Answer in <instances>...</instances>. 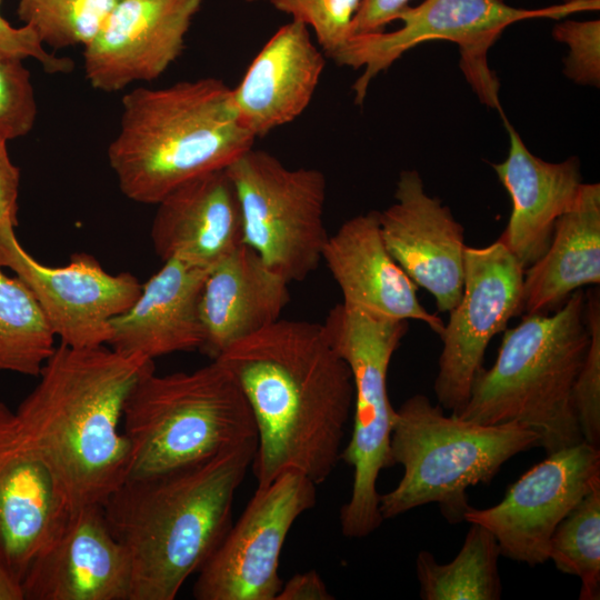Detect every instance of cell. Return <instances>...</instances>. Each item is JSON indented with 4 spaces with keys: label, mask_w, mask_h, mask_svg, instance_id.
Listing matches in <instances>:
<instances>
[{
    "label": "cell",
    "mask_w": 600,
    "mask_h": 600,
    "mask_svg": "<svg viewBox=\"0 0 600 600\" xmlns=\"http://www.w3.org/2000/svg\"><path fill=\"white\" fill-rule=\"evenodd\" d=\"M216 359L234 377L254 419L257 488L287 471L326 481L340 461L354 391L350 368L322 324L279 319Z\"/></svg>",
    "instance_id": "1"
},
{
    "label": "cell",
    "mask_w": 600,
    "mask_h": 600,
    "mask_svg": "<svg viewBox=\"0 0 600 600\" xmlns=\"http://www.w3.org/2000/svg\"><path fill=\"white\" fill-rule=\"evenodd\" d=\"M153 360L106 346L60 343L16 410L72 509L104 504L126 481L129 444L120 431L127 397Z\"/></svg>",
    "instance_id": "2"
},
{
    "label": "cell",
    "mask_w": 600,
    "mask_h": 600,
    "mask_svg": "<svg viewBox=\"0 0 600 600\" xmlns=\"http://www.w3.org/2000/svg\"><path fill=\"white\" fill-rule=\"evenodd\" d=\"M257 439L174 471L127 479L106 501L131 563L130 600H173L232 524L236 492Z\"/></svg>",
    "instance_id": "3"
},
{
    "label": "cell",
    "mask_w": 600,
    "mask_h": 600,
    "mask_svg": "<svg viewBox=\"0 0 600 600\" xmlns=\"http://www.w3.org/2000/svg\"><path fill=\"white\" fill-rule=\"evenodd\" d=\"M254 141L238 119L232 88L207 77L124 94L108 160L128 199L157 204L182 183L227 169Z\"/></svg>",
    "instance_id": "4"
},
{
    "label": "cell",
    "mask_w": 600,
    "mask_h": 600,
    "mask_svg": "<svg viewBox=\"0 0 600 600\" xmlns=\"http://www.w3.org/2000/svg\"><path fill=\"white\" fill-rule=\"evenodd\" d=\"M584 292L547 314H523L506 329L494 363L476 377L458 417L481 424L516 422L539 436L547 454L583 441L572 390L589 347Z\"/></svg>",
    "instance_id": "5"
},
{
    "label": "cell",
    "mask_w": 600,
    "mask_h": 600,
    "mask_svg": "<svg viewBox=\"0 0 600 600\" xmlns=\"http://www.w3.org/2000/svg\"><path fill=\"white\" fill-rule=\"evenodd\" d=\"M539 447V436L516 422L481 424L433 404L424 394L408 398L394 409L389 451L403 474L380 494L383 520L437 503L451 524L464 521L471 507L467 490L489 483L512 457Z\"/></svg>",
    "instance_id": "6"
},
{
    "label": "cell",
    "mask_w": 600,
    "mask_h": 600,
    "mask_svg": "<svg viewBox=\"0 0 600 600\" xmlns=\"http://www.w3.org/2000/svg\"><path fill=\"white\" fill-rule=\"evenodd\" d=\"M122 427L127 479L187 468L257 439L248 401L217 359L191 372L144 371L127 397Z\"/></svg>",
    "instance_id": "7"
},
{
    "label": "cell",
    "mask_w": 600,
    "mask_h": 600,
    "mask_svg": "<svg viewBox=\"0 0 600 600\" xmlns=\"http://www.w3.org/2000/svg\"><path fill=\"white\" fill-rule=\"evenodd\" d=\"M333 350L347 362L353 382V429L340 460L353 470L348 501L340 509L344 537L363 538L384 521L377 480L392 464L389 441L394 409L389 400L390 361L408 331L407 320H390L336 304L321 323Z\"/></svg>",
    "instance_id": "8"
},
{
    "label": "cell",
    "mask_w": 600,
    "mask_h": 600,
    "mask_svg": "<svg viewBox=\"0 0 600 600\" xmlns=\"http://www.w3.org/2000/svg\"><path fill=\"white\" fill-rule=\"evenodd\" d=\"M600 1H577L537 9L508 6L500 0H423L408 6L394 31L353 36L334 62L362 69L352 86L356 103H362L371 81L406 52L431 40H447L460 50V67L482 103L500 108L499 81L487 54L509 26L527 19L559 20L581 11H596Z\"/></svg>",
    "instance_id": "9"
},
{
    "label": "cell",
    "mask_w": 600,
    "mask_h": 600,
    "mask_svg": "<svg viewBox=\"0 0 600 600\" xmlns=\"http://www.w3.org/2000/svg\"><path fill=\"white\" fill-rule=\"evenodd\" d=\"M226 171L240 201L243 243L289 283L306 279L322 261L329 237L324 174L314 168H288L253 148Z\"/></svg>",
    "instance_id": "10"
},
{
    "label": "cell",
    "mask_w": 600,
    "mask_h": 600,
    "mask_svg": "<svg viewBox=\"0 0 600 600\" xmlns=\"http://www.w3.org/2000/svg\"><path fill=\"white\" fill-rule=\"evenodd\" d=\"M316 483L287 471L257 488L243 513L198 571V600H276L286 538L294 521L317 502Z\"/></svg>",
    "instance_id": "11"
},
{
    "label": "cell",
    "mask_w": 600,
    "mask_h": 600,
    "mask_svg": "<svg viewBox=\"0 0 600 600\" xmlns=\"http://www.w3.org/2000/svg\"><path fill=\"white\" fill-rule=\"evenodd\" d=\"M523 267L499 240L464 251L461 298L449 312L433 391L451 413L467 403L492 338L522 313Z\"/></svg>",
    "instance_id": "12"
},
{
    "label": "cell",
    "mask_w": 600,
    "mask_h": 600,
    "mask_svg": "<svg viewBox=\"0 0 600 600\" xmlns=\"http://www.w3.org/2000/svg\"><path fill=\"white\" fill-rule=\"evenodd\" d=\"M16 228H0V266L29 288L60 343L72 348L107 346L110 321L126 312L142 284L130 272L112 274L91 254L71 256L66 266L37 261L17 239Z\"/></svg>",
    "instance_id": "13"
},
{
    "label": "cell",
    "mask_w": 600,
    "mask_h": 600,
    "mask_svg": "<svg viewBox=\"0 0 600 600\" xmlns=\"http://www.w3.org/2000/svg\"><path fill=\"white\" fill-rule=\"evenodd\" d=\"M598 484L600 450L582 441L547 454L497 504L471 506L464 521L487 528L501 556L530 567L542 564L558 524Z\"/></svg>",
    "instance_id": "14"
},
{
    "label": "cell",
    "mask_w": 600,
    "mask_h": 600,
    "mask_svg": "<svg viewBox=\"0 0 600 600\" xmlns=\"http://www.w3.org/2000/svg\"><path fill=\"white\" fill-rule=\"evenodd\" d=\"M72 510L16 411L0 401V561L20 582Z\"/></svg>",
    "instance_id": "15"
},
{
    "label": "cell",
    "mask_w": 600,
    "mask_h": 600,
    "mask_svg": "<svg viewBox=\"0 0 600 600\" xmlns=\"http://www.w3.org/2000/svg\"><path fill=\"white\" fill-rule=\"evenodd\" d=\"M203 0H120L84 46L90 86L113 93L158 79L181 56Z\"/></svg>",
    "instance_id": "16"
},
{
    "label": "cell",
    "mask_w": 600,
    "mask_h": 600,
    "mask_svg": "<svg viewBox=\"0 0 600 600\" xmlns=\"http://www.w3.org/2000/svg\"><path fill=\"white\" fill-rule=\"evenodd\" d=\"M383 242L407 276L427 290L439 312L459 302L464 279V228L429 196L416 170L400 172L394 202L379 211Z\"/></svg>",
    "instance_id": "17"
},
{
    "label": "cell",
    "mask_w": 600,
    "mask_h": 600,
    "mask_svg": "<svg viewBox=\"0 0 600 600\" xmlns=\"http://www.w3.org/2000/svg\"><path fill=\"white\" fill-rule=\"evenodd\" d=\"M131 563L102 504L72 510L54 540L33 560L24 600H130Z\"/></svg>",
    "instance_id": "18"
},
{
    "label": "cell",
    "mask_w": 600,
    "mask_h": 600,
    "mask_svg": "<svg viewBox=\"0 0 600 600\" xmlns=\"http://www.w3.org/2000/svg\"><path fill=\"white\" fill-rule=\"evenodd\" d=\"M324 261L342 294V304L366 314L390 320H417L438 336L444 323L417 297V286L389 253L371 210L344 221L328 237Z\"/></svg>",
    "instance_id": "19"
},
{
    "label": "cell",
    "mask_w": 600,
    "mask_h": 600,
    "mask_svg": "<svg viewBox=\"0 0 600 600\" xmlns=\"http://www.w3.org/2000/svg\"><path fill=\"white\" fill-rule=\"evenodd\" d=\"M324 58L306 24L291 20L280 27L232 89L243 128L258 139L296 120L312 100Z\"/></svg>",
    "instance_id": "20"
},
{
    "label": "cell",
    "mask_w": 600,
    "mask_h": 600,
    "mask_svg": "<svg viewBox=\"0 0 600 600\" xmlns=\"http://www.w3.org/2000/svg\"><path fill=\"white\" fill-rule=\"evenodd\" d=\"M210 270L177 258L163 261L142 284L136 302L110 321L107 344L117 352L151 360L201 350L206 333L200 301Z\"/></svg>",
    "instance_id": "21"
},
{
    "label": "cell",
    "mask_w": 600,
    "mask_h": 600,
    "mask_svg": "<svg viewBox=\"0 0 600 600\" xmlns=\"http://www.w3.org/2000/svg\"><path fill=\"white\" fill-rule=\"evenodd\" d=\"M157 204L151 240L162 261L211 269L243 243L240 201L226 169L182 183Z\"/></svg>",
    "instance_id": "22"
},
{
    "label": "cell",
    "mask_w": 600,
    "mask_h": 600,
    "mask_svg": "<svg viewBox=\"0 0 600 600\" xmlns=\"http://www.w3.org/2000/svg\"><path fill=\"white\" fill-rule=\"evenodd\" d=\"M503 117L507 158L492 168L511 198L512 209L498 239L527 269L548 249L558 218L573 202L582 177L578 157L548 162L533 154Z\"/></svg>",
    "instance_id": "23"
},
{
    "label": "cell",
    "mask_w": 600,
    "mask_h": 600,
    "mask_svg": "<svg viewBox=\"0 0 600 600\" xmlns=\"http://www.w3.org/2000/svg\"><path fill=\"white\" fill-rule=\"evenodd\" d=\"M289 282L242 243L211 268L201 294L202 351L216 359L231 343L277 322Z\"/></svg>",
    "instance_id": "24"
},
{
    "label": "cell",
    "mask_w": 600,
    "mask_h": 600,
    "mask_svg": "<svg viewBox=\"0 0 600 600\" xmlns=\"http://www.w3.org/2000/svg\"><path fill=\"white\" fill-rule=\"evenodd\" d=\"M600 283V184L583 183L558 218L546 252L524 269L522 314H547Z\"/></svg>",
    "instance_id": "25"
},
{
    "label": "cell",
    "mask_w": 600,
    "mask_h": 600,
    "mask_svg": "<svg viewBox=\"0 0 600 600\" xmlns=\"http://www.w3.org/2000/svg\"><path fill=\"white\" fill-rule=\"evenodd\" d=\"M501 556L494 536L483 526L470 523L458 554L439 563L427 550L418 553L416 574L423 600H499Z\"/></svg>",
    "instance_id": "26"
},
{
    "label": "cell",
    "mask_w": 600,
    "mask_h": 600,
    "mask_svg": "<svg viewBox=\"0 0 600 600\" xmlns=\"http://www.w3.org/2000/svg\"><path fill=\"white\" fill-rule=\"evenodd\" d=\"M54 339L32 292L0 266V371L38 377Z\"/></svg>",
    "instance_id": "27"
},
{
    "label": "cell",
    "mask_w": 600,
    "mask_h": 600,
    "mask_svg": "<svg viewBox=\"0 0 600 600\" xmlns=\"http://www.w3.org/2000/svg\"><path fill=\"white\" fill-rule=\"evenodd\" d=\"M548 560L581 580L579 599L600 598V484L593 487L556 528Z\"/></svg>",
    "instance_id": "28"
},
{
    "label": "cell",
    "mask_w": 600,
    "mask_h": 600,
    "mask_svg": "<svg viewBox=\"0 0 600 600\" xmlns=\"http://www.w3.org/2000/svg\"><path fill=\"white\" fill-rule=\"evenodd\" d=\"M120 0H18L17 14L42 44L87 46Z\"/></svg>",
    "instance_id": "29"
},
{
    "label": "cell",
    "mask_w": 600,
    "mask_h": 600,
    "mask_svg": "<svg viewBox=\"0 0 600 600\" xmlns=\"http://www.w3.org/2000/svg\"><path fill=\"white\" fill-rule=\"evenodd\" d=\"M584 317L590 333L589 347L574 381L572 402L583 441L600 444V292H584Z\"/></svg>",
    "instance_id": "30"
},
{
    "label": "cell",
    "mask_w": 600,
    "mask_h": 600,
    "mask_svg": "<svg viewBox=\"0 0 600 600\" xmlns=\"http://www.w3.org/2000/svg\"><path fill=\"white\" fill-rule=\"evenodd\" d=\"M277 10L311 28L327 58L333 61L352 37L361 0H268Z\"/></svg>",
    "instance_id": "31"
},
{
    "label": "cell",
    "mask_w": 600,
    "mask_h": 600,
    "mask_svg": "<svg viewBox=\"0 0 600 600\" xmlns=\"http://www.w3.org/2000/svg\"><path fill=\"white\" fill-rule=\"evenodd\" d=\"M36 118L37 101L29 70L22 60L0 54V140L24 137Z\"/></svg>",
    "instance_id": "32"
},
{
    "label": "cell",
    "mask_w": 600,
    "mask_h": 600,
    "mask_svg": "<svg viewBox=\"0 0 600 600\" xmlns=\"http://www.w3.org/2000/svg\"><path fill=\"white\" fill-rule=\"evenodd\" d=\"M552 37L567 46L563 73L580 86H600V20H566L554 24Z\"/></svg>",
    "instance_id": "33"
},
{
    "label": "cell",
    "mask_w": 600,
    "mask_h": 600,
    "mask_svg": "<svg viewBox=\"0 0 600 600\" xmlns=\"http://www.w3.org/2000/svg\"><path fill=\"white\" fill-rule=\"evenodd\" d=\"M0 54L20 60L32 58L50 74L69 73L74 67L71 59L47 51L31 28L24 24L16 28L1 13Z\"/></svg>",
    "instance_id": "34"
},
{
    "label": "cell",
    "mask_w": 600,
    "mask_h": 600,
    "mask_svg": "<svg viewBox=\"0 0 600 600\" xmlns=\"http://www.w3.org/2000/svg\"><path fill=\"white\" fill-rule=\"evenodd\" d=\"M412 0H361L352 21V37L384 31ZM351 37V38H352Z\"/></svg>",
    "instance_id": "35"
},
{
    "label": "cell",
    "mask_w": 600,
    "mask_h": 600,
    "mask_svg": "<svg viewBox=\"0 0 600 600\" xmlns=\"http://www.w3.org/2000/svg\"><path fill=\"white\" fill-rule=\"evenodd\" d=\"M20 170L10 160L7 141L0 140V228L18 226Z\"/></svg>",
    "instance_id": "36"
},
{
    "label": "cell",
    "mask_w": 600,
    "mask_h": 600,
    "mask_svg": "<svg viewBox=\"0 0 600 600\" xmlns=\"http://www.w3.org/2000/svg\"><path fill=\"white\" fill-rule=\"evenodd\" d=\"M334 597L316 570L292 576L282 584L276 600H332Z\"/></svg>",
    "instance_id": "37"
},
{
    "label": "cell",
    "mask_w": 600,
    "mask_h": 600,
    "mask_svg": "<svg viewBox=\"0 0 600 600\" xmlns=\"http://www.w3.org/2000/svg\"><path fill=\"white\" fill-rule=\"evenodd\" d=\"M0 600H24L21 582L0 561Z\"/></svg>",
    "instance_id": "38"
},
{
    "label": "cell",
    "mask_w": 600,
    "mask_h": 600,
    "mask_svg": "<svg viewBox=\"0 0 600 600\" xmlns=\"http://www.w3.org/2000/svg\"><path fill=\"white\" fill-rule=\"evenodd\" d=\"M577 1H596V0H562V2L564 3L577 2Z\"/></svg>",
    "instance_id": "39"
},
{
    "label": "cell",
    "mask_w": 600,
    "mask_h": 600,
    "mask_svg": "<svg viewBox=\"0 0 600 600\" xmlns=\"http://www.w3.org/2000/svg\"><path fill=\"white\" fill-rule=\"evenodd\" d=\"M247 2H256V1H261V0H244Z\"/></svg>",
    "instance_id": "40"
},
{
    "label": "cell",
    "mask_w": 600,
    "mask_h": 600,
    "mask_svg": "<svg viewBox=\"0 0 600 600\" xmlns=\"http://www.w3.org/2000/svg\"><path fill=\"white\" fill-rule=\"evenodd\" d=\"M500 1H504V0H500Z\"/></svg>",
    "instance_id": "41"
}]
</instances>
